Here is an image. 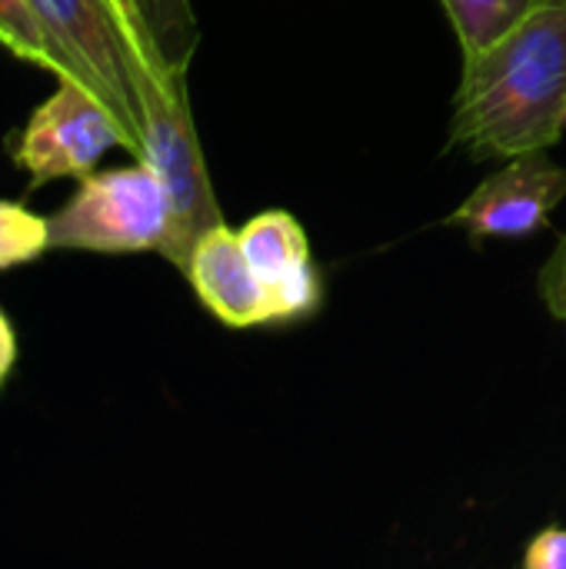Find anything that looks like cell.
<instances>
[{
	"label": "cell",
	"instance_id": "6da1fadb",
	"mask_svg": "<svg viewBox=\"0 0 566 569\" xmlns=\"http://www.w3.org/2000/svg\"><path fill=\"white\" fill-rule=\"evenodd\" d=\"M566 133V0H544L464 53L450 147L477 160L550 150Z\"/></svg>",
	"mask_w": 566,
	"mask_h": 569
},
{
	"label": "cell",
	"instance_id": "7a4b0ae2",
	"mask_svg": "<svg viewBox=\"0 0 566 569\" xmlns=\"http://www.w3.org/2000/svg\"><path fill=\"white\" fill-rule=\"evenodd\" d=\"M117 27L123 37L127 77L140 110L143 163L157 170L170 197V233L160 247V257L187 273L193 243L210 227L224 223L190 117L187 67L163 57L143 13H127L117 20Z\"/></svg>",
	"mask_w": 566,
	"mask_h": 569
},
{
	"label": "cell",
	"instance_id": "3957f363",
	"mask_svg": "<svg viewBox=\"0 0 566 569\" xmlns=\"http://www.w3.org/2000/svg\"><path fill=\"white\" fill-rule=\"evenodd\" d=\"M47 220L53 250L160 253L170 233V197L157 170L137 160L130 167L87 173L77 193Z\"/></svg>",
	"mask_w": 566,
	"mask_h": 569
},
{
	"label": "cell",
	"instance_id": "277c9868",
	"mask_svg": "<svg viewBox=\"0 0 566 569\" xmlns=\"http://www.w3.org/2000/svg\"><path fill=\"white\" fill-rule=\"evenodd\" d=\"M47 40L60 53L70 80L83 83L117 120L123 150L143 160L137 97L127 77L123 37L107 0H27Z\"/></svg>",
	"mask_w": 566,
	"mask_h": 569
},
{
	"label": "cell",
	"instance_id": "5b68a950",
	"mask_svg": "<svg viewBox=\"0 0 566 569\" xmlns=\"http://www.w3.org/2000/svg\"><path fill=\"white\" fill-rule=\"evenodd\" d=\"M110 147H123V133L110 110L77 80H57V90L27 120L17 163L30 173V187L50 180H83Z\"/></svg>",
	"mask_w": 566,
	"mask_h": 569
},
{
	"label": "cell",
	"instance_id": "8992f818",
	"mask_svg": "<svg viewBox=\"0 0 566 569\" xmlns=\"http://www.w3.org/2000/svg\"><path fill=\"white\" fill-rule=\"evenodd\" d=\"M566 167L547 157V150H530L507 157V167L487 177L450 217L474 240L490 237H527L547 227L550 213L564 203Z\"/></svg>",
	"mask_w": 566,
	"mask_h": 569
},
{
	"label": "cell",
	"instance_id": "52a82bcc",
	"mask_svg": "<svg viewBox=\"0 0 566 569\" xmlns=\"http://www.w3.org/2000/svg\"><path fill=\"white\" fill-rule=\"evenodd\" d=\"M200 297V303L227 327H260L274 323L270 310V287L257 277L250 260L244 257L237 230L227 223L210 227L190 253L187 273H183Z\"/></svg>",
	"mask_w": 566,
	"mask_h": 569
},
{
	"label": "cell",
	"instance_id": "ba28073f",
	"mask_svg": "<svg viewBox=\"0 0 566 569\" xmlns=\"http://www.w3.org/2000/svg\"><path fill=\"white\" fill-rule=\"evenodd\" d=\"M244 257L250 260V267L257 270V277L270 287L284 277H290L294 270L310 263V243L304 227L284 213V210H267L257 213L250 223H244V230H237Z\"/></svg>",
	"mask_w": 566,
	"mask_h": 569
},
{
	"label": "cell",
	"instance_id": "9c48e42d",
	"mask_svg": "<svg viewBox=\"0 0 566 569\" xmlns=\"http://www.w3.org/2000/svg\"><path fill=\"white\" fill-rule=\"evenodd\" d=\"M464 53H474L537 10L544 0H440Z\"/></svg>",
	"mask_w": 566,
	"mask_h": 569
},
{
	"label": "cell",
	"instance_id": "30bf717a",
	"mask_svg": "<svg viewBox=\"0 0 566 569\" xmlns=\"http://www.w3.org/2000/svg\"><path fill=\"white\" fill-rule=\"evenodd\" d=\"M0 47H7L23 63H33L40 70L53 73L57 80H70L60 53L47 40L43 27L37 23L27 0H0Z\"/></svg>",
	"mask_w": 566,
	"mask_h": 569
},
{
	"label": "cell",
	"instance_id": "8fae6325",
	"mask_svg": "<svg viewBox=\"0 0 566 569\" xmlns=\"http://www.w3.org/2000/svg\"><path fill=\"white\" fill-rule=\"evenodd\" d=\"M50 247V220L30 213L23 203L0 200V270L37 260Z\"/></svg>",
	"mask_w": 566,
	"mask_h": 569
},
{
	"label": "cell",
	"instance_id": "7c38bea8",
	"mask_svg": "<svg viewBox=\"0 0 566 569\" xmlns=\"http://www.w3.org/2000/svg\"><path fill=\"white\" fill-rule=\"evenodd\" d=\"M143 17L170 63H190L197 47V27L190 13V0H140Z\"/></svg>",
	"mask_w": 566,
	"mask_h": 569
},
{
	"label": "cell",
	"instance_id": "4fadbf2b",
	"mask_svg": "<svg viewBox=\"0 0 566 569\" xmlns=\"http://www.w3.org/2000/svg\"><path fill=\"white\" fill-rule=\"evenodd\" d=\"M524 567L527 569H566V530H560V527H550V530L537 533V537L527 543Z\"/></svg>",
	"mask_w": 566,
	"mask_h": 569
},
{
	"label": "cell",
	"instance_id": "5bb4252c",
	"mask_svg": "<svg viewBox=\"0 0 566 569\" xmlns=\"http://www.w3.org/2000/svg\"><path fill=\"white\" fill-rule=\"evenodd\" d=\"M540 297L550 307L554 317L566 320V237L560 243V250L550 257V263L540 273Z\"/></svg>",
	"mask_w": 566,
	"mask_h": 569
},
{
	"label": "cell",
	"instance_id": "9a60e30c",
	"mask_svg": "<svg viewBox=\"0 0 566 569\" xmlns=\"http://www.w3.org/2000/svg\"><path fill=\"white\" fill-rule=\"evenodd\" d=\"M13 360H17V340H13V327H10V320L0 313V380L10 373Z\"/></svg>",
	"mask_w": 566,
	"mask_h": 569
},
{
	"label": "cell",
	"instance_id": "2e32d148",
	"mask_svg": "<svg viewBox=\"0 0 566 569\" xmlns=\"http://www.w3.org/2000/svg\"><path fill=\"white\" fill-rule=\"evenodd\" d=\"M107 3H110L113 20H117V17H123V13H143L140 0H107Z\"/></svg>",
	"mask_w": 566,
	"mask_h": 569
}]
</instances>
